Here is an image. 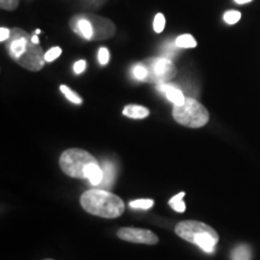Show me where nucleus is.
<instances>
[{"instance_id": "nucleus-1", "label": "nucleus", "mask_w": 260, "mask_h": 260, "mask_svg": "<svg viewBox=\"0 0 260 260\" xmlns=\"http://www.w3.org/2000/svg\"><path fill=\"white\" fill-rule=\"evenodd\" d=\"M5 48L9 56L27 70H41L46 61L40 45L34 44L31 35L21 28L10 29V38L5 41Z\"/></svg>"}, {"instance_id": "nucleus-2", "label": "nucleus", "mask_w": 260, "mask_h": 260, "mask_svg": "<svg viewBox=\"0 0 260 260\" xmlns=\"http://www.w3.org/2000/svg\"><path fill=\"white\" fill-rule=\"evenodd\" d=\"M81 205L88 213L103 218H117L125 209L121 198L105 189L84 191L81 197Z\"/></svg>"}, {"instance_id": "nucleus-3", "label": "nucleus", "mask_w": 260, "mask_h": 260, "mask_svg": "<svg viewBox=\"0 0 260 260\" xmlns=\"http://www.w3.org/2000/svg\"><path fill=\"white\" fill-rule=\"evenodd\" d=\"M175 233L181 239L197 245L206 253L216 251L217 243L219 241L218 233L212 226L198 220H183L175 228Z\"/></svg>"}, {"instance_id": "nucleus-4", "label": "nucleus", "mask_w": 260, "mask_h": 260, "mask_svg": "<svg viewBox=\"0 0 260 260\" xmlns=\"http://www.w3.org/2000/svg\"><path fill=\"white\" fill-rule=\"evenodd\" d=\"M172 116L178 124L188 128H201L210 121V113L206 107L193 98H186L182 105H175Z\"/></svg>"}, {"instance_id": "nucleus-5", "label": "nucleus", "mask_w": 260, "mask_h": 260, "mask_svg": "<svg viewBox=\"0 0 260 260\" xmlns=\"http://www.w3.org/2000/svg\"><path fill=\"white\" fill-rule=\"evenodd\" d=\"M93 162H98L96 159L81 148L67 149L59 158V167L65 175L74 178H83V180L84 171Z\"/></svg>"}, {"instance_id": "nucleus-6", "label": "nucleus", "mask_w": 260, "mask_h": 260, "mask_svg": "<svg viewBox=\"0 0 260 260\" xmlns=\"http://www.w3.org/2000/svg\"><path fill=\"white\" fill-rule=\"evenodd\" d=\"M148 70V77L146 82L152 83H165L169 80L174 79L177 74V69L172 61L168 58H154V59L147 60L145 64Z\"/></svg>"}, {"instance_id": "nucleus-7", "label": "nucleus", "mask_w": 260, "mask_h": 260, "mask_svg": "<svg viewBox=\"0 0 260 260\" xmlns=\"http://www.w3.org/2000/svg\"><path fill=\"white\" fill-rule=\"evenodd\" d=\"M117 236L123 241L133 243H145V245H157L158 236L151 230L140 229V228H122L117 232Z\"/></svg>"}, {"instance_id": "nucleus-8", "label": "nucleus", "mask_w": 260, "mask_h": 260, "mask_svg": "<svg viewBox=\"0 0 260 260\" xmlns=\"http://www.w3.org/2000/svg\"><path fill=\"white\" fill-rule=\"evenodd\" d=\"M84 18H87L92 23L93 27V40H105L115 35L116 25L112 21L106 17H100V16L93 14H82Z\"/></svg>"}, {"instance_id": "nucleus-9", "label": "nucleus", "mask_w": 260, "mask_h": 260, "mask_svg": "<svg viewBox=\"0 0 260 260\" xmlns=\"http://www.w3.org/2000/svg\"><path fill=\"white\" fill-rule=\"evenodd\" d=\"M70 27L81 38H84L86 40H93V27L92 23L87 18L83 17L82 14L74 16L70 21Z\"/></svg>"}, {"instance_id": "nucleus-10", "label": "nucleus", "mask_w": 260, "mask_h": 260, "mask_svg": "<svg viewBox=\"0 0 260 260\" xmlns=\"http://www.w3.org/2000/svg\"><path fill=\"white\" fill-rule=\"evenodd\" d=\"M157 88L159 92L165 94V96L168 98L169 102H171L174 105H182L186 100V96L182 90L178 88V87L175 86V84L171 83H159L157 84Z\"/></svg>"}, {"instance_id": "nucleus-11", "label": "nucleus", "mask_w": 260, "mask_h": 260, "mask_svg": "<svg viewBox=\"0 0 260 260\" xmlns=\"http://www.w3.org/2000/svg\"><path fill=\"white\" fill-rule=\"evenodd\" d=\"M103 178V169L99 162H93L84 171V180H88L89 183L93 184V186H98V184L102 183Z\"/></svg>"}, {"instance_id": "nucleus-12", "label": "nucleus", "mask_w": 260, "mask_h": 260, "mask_svg": "<svg viewBox=\"0 0 260 260\" xmlns=\"http://www.w3.org/2000/svg\"><path fill=\"white\" fill-rule=\"evenodd\" d=\"M100 167H102L103 174H104L103 182L100 184H102L104 188H110L113 184V182H115V178L117 175L115 165L110 161H104L103 165H100Z\"/></svg>"}, {"instance_id": "nucleus-13", "label": "nucleus", "mask_w": 260, "mask_h": 260, "mask_svg": "<svg viewBox=\"0 0 260 260\" xmlns=\"http://www.w3.org/2000/svg\"><path fill=\"white\" fill-rule=\"evenodd\" d=\"M123 115L129 118L142 119L149 115V110L141 105H126L123 109Z\"/></svg>"}, {"instance_id": "nucleus-14", "label": "nucleus", "mask_w": 260, "mask_h": 260, "mask_svg": "<svg viewBox=\"0 0 260 260\" xmlns=\"http://www.w3.org/2000/svg\"><path fill=\"white\" fill-rule=\"evenodd\" d=\"M232 260H252V251L249 246L239 245L233 249Z\"/></svg>"}, {"instance_id": "nucleus-15", "label": "nucleus", "mask_w": 260, "mask_h": 260, "mask_svg": "<svg viewBox=\"0 0 260 260\" xmlns=\"http://www.w3.org/2000/svg\"><path fill=\"white\" fill-rule=\"evenodd\" d=\"M183 197H184V191H181L175 197H172L170 201H169V205L172 210H175L176 212H184L186 211V204L183 203Z\"/></svg>"}, {"instance_id": "nucleus-16", "label": "nucleus", "mask_w": 260, "mask_h": 260, "mask_svg": "<svg viewBox=\"0 0 260 260\" xmlns=\"http://www.w3.org/2000/svg\"><path fill=\"white\" fill-rule=\"evenodd\" d=\"M175 45L180 48H194L197 47V41L189 34H183L178 37L175 41Z\"/></svg>"}, {"instance_id": "nucleus-17", "label": "nucleus", "mask_w": 260, "mask_h": 260, "mask_svg": "<svg viewBox=\"0 0 260 260\" xmlns=\"http://www.w3.org/2000/svg\"><path fill=\"white\" fill-rule=\"evenodd\" d=\"M59 88H60V92L63 93V95H65V98H67L68 100H70L71 103L76 104V105H81V104L83 103L82 98H81L76 92H74L73 89H70L69 87L65 86V84H61Z\"/></svg>"}, {"instance_id": "nucleus-18", "label": "nucleus", "mask_w": 260, "mask_h": 260, "mask_svg": "<svg viewBox=\"0 0 260 260\" xmlns=\"http://www.w3.org/2000/svg\"><path fill=\"white\" fill-rule=\"evenodd\" d=\"M132 73H133V77L139 81H145L146 82V80H147L148 77V70L145 64L135 65V67L133 68Z\"/></svg>"}, {"instance_id": "nucleus-19", "label": "nucleus", "mask_w": 260, "mask_h": 260, "mask_svg": "<svg viewBox=\"0 0 260 260\" xmlns=\"http://www.w3.org/2000/svg\"><path fill=\"white\" fill-rule=\"evenodd\" d=\"M154 201L152 199H139L133 200L129 203V206L135 210H148L153 206Z\"/></svg>"}, {"instance_id": "nucleus-20", "label": "nucleus", "mask_w": 260, "mask_h": 260, "mask_svg": "<svg viewBox=\"0 0 260 260\" xmlns=\"http://www.w3.org/2000/svg\"><path fill=\"white\" fill-rule=\"evenodd\" d=\"M240 18H241V14L239 11H235V10H230V11L224 14V21L228 24H235L240 21Z\"/></svg>"}, {"instance_id": "nucleus-21", "label": "nucleus", "mask_w": 260, "mask_h": 260, "mask_svg": "<svg viewBox=\"0 0 260 260\" xmlns=\"http://www.w3.org/2000/svg\"><path fill=\"white\" fill-rule=\"evenodd\" d=\"M165 28V17L162 14H157L153 21V29L155 32H161Z\"/></svg>"}, {"instance_id": "nucleus-22", "label": "nucleus", "mask_w": 260, "mask_h": 260, "mask_svg": "<svg viewBox=\"0 0 260 260\" xmlns=\"http://www.w3.org/2000/svg\"><path fill=\"white\" fill-rule=\"evenodd\" d=\"M61 54V48L60 47H52L51 50H48L45 53V60L46 61H53L56 60L58 57Z\"/></svg>"}, {"instance_id": "nucleus-23", "label": "nucleus", "mask_w": 260, "mask_h": 260, "mask_svg": "<svg viewBox=\"0 0 260 260\" xmlns=\"http://www.w3.org/2000/svg\"><path fill=\"white\" fill-rule=\"evenodd\" d=\"M98 60L102 65H106L110 60V52L106 47H100L99 52H98Z\"/></svg>"}, {"instance_id": "nucleus-24", "label": "nucleus", "mask_w": 260, "mask_h": 260, "mask_svg": "<svg viewBox=\"0 0 260 260\" xmlns=\"http://www.w3.org/2000/svg\"><path fill=\"white\" fill-rule=\"evenodd\" d=\"M19 4V0H0V6L2 9L8 10V11H12V10L17 9Z\"/></svg>"}, {"instance_id": "nucleus-25", "label": "nucleus", "mask_w": 260, "mask_h": 260, "mask_svg": "<svg viewBox=\"0 0 260 260\" xmlns=\"http://www.w3.org/2000/svg\"><path fill=\"white\" fill-rule=\"evenodd\" d=\"M86 60H79L74 64V73L76 75L82 74L84 69H86Z\"/></svg>"}, {"instance_id": "nucleus-26", "label": "nucleus", "mask_w": 260, "mask_h": 260, "mask_svg": "<svg viewBox=\"0 0 260 260\" xmlns=\"http://www.w3.org/2000/svg\"><path fill=\"white\" fill-rule=\"evenodd\" d=\"M10 38V29L2 27L0 28V41L5 42Z\"/></svg>"}, {"instance_id": "nucleus-27", "label": "nucleus", "mask_w": 260, "mask_h": 260, "mask_svg": "<svg viewBox=\"0 0 260 260\" xmlns=\"http://www.w3.org/2000/svg\"><path fill=\"white\" fill-rule=\"evenodd\" d=\"M252 0H235L236 4H246V3H251Z\"/></svg>"}, {"instance_id": "nucleus-28", "label": "nucleus", "mask_w": 260, "mask_h": 260, "mask_svg": "<svg viewBox=\"0 0 260 260\" xmlns=\"http://www.w3.org/2000/svg\"><path fill=\"white\" fill-rule=\"evenodd\" d=\"M31 40H32V42H34V44H38L39 45V38H38L37 34L31 35Z\"/></svg>"}, {"instance_id": "nucleus-29", "label": "nucleus", "mask_w": 260, "mask_h": 260, "mask_svg": "<svg viewBox=\"0 0 260 260\" xmlns=\"http://www.w3.org/2000/svg\"><path fill=\"white\" fill-rule=\"evenodd\" d=\"M41 30H40V29H37V30H35V34H39V32H40Z\"/></svg>"}, {"instance_id": "nucleus-30", "label": "nucleus", "mask_w": 260, "mask_h": 260, "mask_svg": "<svg viewBox=\"0 0 260 260\" xmlns=\"http://www.w3.org/2000/svg\"><path fill=\"white\" fill-rule=\"evenodd\" d=\"M45 260H53V259H45Z\"/></svg>"}]
</instances>
